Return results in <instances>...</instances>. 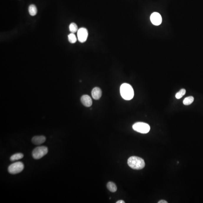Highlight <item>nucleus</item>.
I'll return each mask as SVG.
<instances>
[{
    "mask_svg": "<svg viewBox=\"0 0 203 203\" xmlns=\"http://www.w3.org/2000/svg\"><path fill=\"white\" fill-rule=\"evenodd\" d=\"M68 40L70 43L74 44L77 41V38L74 33H71L68 36Z\"/></svg>",
    "mask_w": 203,
    "mask_h": 203,
    "instance_id": "nucleus-14",
    "label": "nucleus"
},
{
    "mask_svg": "<svg viewBox=\"0 0 203 203\" xmlns=\"http://www.w3.org/2000/svg\"><path fill=\"white\" fill-rule=\"evenodd\" d=\"M29 12L31 16H35L37 13V9L35 5L32 4L29 7Z\"/></svg>",
    "mask_w": 203,
    "mask_h": 203,
    "instance_id": "nucleus-11",
    "label": "nucleus"
},
{
    "mask_svg": "<svg viewBox=\"0 0 203 203\" xmlns=\"http://www.w3.org/2000/svg\"><path fill=\"white\" fill-rule=\"evenodd\" d=\"M81 103L86 107H91L92 105V100L90 97L88 95H84L81 98Z\"/></svg>",
    "mask_w": 203,
    "mask_h": 203,
    "instance_id": "nucleus-8",
    "label": "nucleus"
},
{
    "mask_svg": "<svg viewBox=\"0 0 203 203\" xmlns=\"http://www.w3.org/2000/svg\"><path fill=\"white\" fill-rule=\"evenodd\" d=\"M102 91L100 88H94L92 90V95L93 98L95 100H98L101 97Z\"/></svg>",
    "mask_w": 203,
    "mask_h": 203,
    "instance_id": "nucleus-10",
    "label": "nucleus"
},
{
    "mask_svg": "<svg viewBox=\"0 0 203 203\" xmlns=\"http://www.w3.org/2000/svg\"><path fill=\"white\" fill-rule=\"evenodd\" d=\"M24 155L22 153H17L12 155L10 157V160L13 161L22 159L24 157Z\"/></svg>",
    "mask_w": 203,
    "mask_h": 203,
    "instance_id": "nucleus-13",
    "label": "nucleus"
},
{
    "mask_svg": "<svg viewBox=\"0 0 203 203\" xmlns=\"http://www.w3.org/2000/svg\"><path fill=\"white\" fill-rule=\"evenodd\" d=\"M48 149L47 147L39 146L34 149L32 152V157L35 159H41L48 153Z\"/></svg>",
    "mask_w": 203,
    "mask_h": 203,
    "instance_id": "nucleus-3",
    "label": "nucleus"
},
{
    "mask_svg": "<svg viewBox=\"0 0 203 203\" xmlns=\"http://www.w3.org/2000/svg\"><path fill=\"white\" fill-rule=\"evenodd\" d=\"M128 164L131 168L135 170L142 169L145 166L143 159L136 156L129 158L128 160Z\"/></svg>",
    "mask_w": 203,
    "mask_h": 203,
    "instance_id": "nucleus-2",
    "label": "nucleus"
},
{
    "mask_svg": "<svg viewBox=\"0 0 203 203\" xmlns=\"http://www.w3.org/2000/svg\"><path fill=\"white\" fill-rule=\"evenodd\" d=\"M186 90L184 89H181L179 92L177 93L176 94V98L177 99H181L186 94Z\"/></svg>",
    "mask_w": 203,
    "mask_h": 203,
    "instance_id": "nucleus-17",
    "label": "nucleus"
},
{
    "mask_svg": "<svg viewBox=\"0 0 203 203\" xmlns=\"http://www.w3.org/2000/svg\"><path fill=\"white\" fill-rule=\"evenodd\" d=\"M88 37V31L86 28L79 29L77 32V39L80 43H83L86 41Z\"/></svg>",
    "mask_w": 203,
    "mask_h": 203,
    "instance_id": "nucleus-6",
    "label": "nucleus"
},
{
    "mask_svg": "<svg viewBox=\"0 0 203 203\" xmlns=\"http://www.w3.org/2000/svg\"><path fill=\"white\" fill-rule=\"evenodd\" d=\"M120 93L121 96L125 100H130L134 96V91L131 85L127 83H124L121 85Z\"/></svg>",
    "mask_w": 203,
    "mask_h": 203,
    "instance_id": "nucleus-1",
    "label": "nucleus"
},
{
    "mask_svg": "<svg viewBox=\"0 0 203 203\" xmlns=\"http://www.w3.org/2000/svg\"><path fill=\"white\" fill-rule=\"evenodd\" d=\"M125 202L123 200H119L118 201H117L116 203H125Z\"/></svg>",
    "mask_w": 203,
    "mask_h": 203,
    "instance_id": "nucleus-19",
    "label": "nucleus"
},
{
    "mask_svg": "<svg viewBox=\"0 0 203 203\" xmlns=\"http://www.w3.org/2000/svg\"><path fill=\"white\" fill-rule=\"evenodd\" d=\"M107 187L108 190L111 192H115L117 190V187L115 184L112 182H110L108 183Z\"/></svg>",
    "mask_w": 203,
    "mask_h": 203,
    "instance_id": "nucleus-12",
    "label": "nucleus"
},
{
    "mask_svg": "<svg viewBox=\"0 0 203 203\" xmlns=\"http://www.w3.org/2000/svg\"><path fill=\"white\" fill-rule=\"evenodd\" d=\"M194 98L193 96L187 97L184 99L183 101L184 104L186 105H189L192 104L194 101Z\"/></svg>",
    "mask_w": 203,
    "mask_h": 203,
    "instance_id": "nucleus-16",
    "label": "nucleus"
},
{
    "mask_svg": "<svg viewBox=\"0 0 203 203\" xmlns=\"http://www.w3.org/2000/svg\"><path fill=\"white\" fill-rule=\"evenodd\" d=\"M69 28L70 32L72 33H76L78 30L77 24L75 23H71L69 25Z\"/></svg>",
    "mask_w": 203,
    "mask_h": 203,
    "instance_id": "nucleus-15",
    "label": "nucleus"
},
{
    "mask_svg": "<svg viewBox=\"0 0 203 203\" xmlns=\"http://www.w3.org/2000/svg\"><path fill=\"white\" fill-rule=\"evenodd\" d=\"M133 130L141 133H147L150 130V126L145 123L139 122L134 124L133 126Z\"/></svg>",
    "mask_w": 203,
    "mask_h": 203,
    "instance_id": "nucleus-4",
    "label": "nucleus"
},
{
    "mask_svg": "<svg viewBox=\"0 0 203 203\" xmlns=\"http://www.w3.org/2000/svg\"><path fill=\"white\" fill-rule=\"evenodd\" d=\"M167 201H165V200H161V201H159L158 203H167Z\"/></svg>",
    "mask_w": 203,
    "mask_h": 203,
    "instance_id": "nucleus-18",
    "label": "nucleus"
},
{
    "mask_svg": "<svg viewBox=\"0 0 203 203\" xmlns=\"http://www.w3.org/2000/svg\"><path fill=\"white\" fill-rule=\"evenodd\" d=\"M24 168V164L21 162H17L11 164L8 167V171L10 174L15 175L23 171Z\"/></svg>",
    "mask_w": 203,
    "mask_h": 203,
    "instance_id": "nucleus-5",
    "label": "nucleus"
},
{
    "mask_svg": "<svg viewBox=\"0 0 203 203\" xmlns=\"http://www.w3.org/2000/svg\"><path fill=\"white\" fill-rule=\"evenodd\" d=\"M150 20L154 25L159 26L161 24L162 19L161 16L159 13L154 12L151 15Z\"/></svg>",
    "mask_w": 203,
    "mask_h": 203,
    "instance_id": "nucleus-7",
    "label": "nucleus"
},
{
    "mask_svg": "<svg viewBox=\"0 0 203 203\" xmlns=\"http://www.w3.org/2000/svg\"><path fill=\"white\" fill-rule=\"evenodd\" d=\"M46 140V138L44 136H36L32 138V142L35 145H39L44 143Z\"/></svg>",
    "mask_w": 203,
    "mask_h": 203,
    "instance_id": "nucleus-9",
    "label": "nucleus"
}]
</instances>
